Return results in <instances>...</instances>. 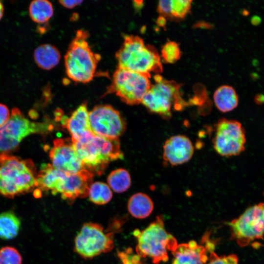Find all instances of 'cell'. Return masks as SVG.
I'll return each instance as SVG.
<instances>
[{"mask_svg": "<svg viewBox=\"0 0 264 264\" xmlns=\"http://www.w3.org/2000/svg\"><path fill=\"white\" fill-rule=\"evenodd\" d=\"M59 2L64 7L68 9H72L81 4L83 2V0H59Z\"/></svg>", "mask_w": 264, "mask_h": 264, "instance_id": "cell-30", "label": "cell"}, {"mask_svg": "<svg viewBox=\"0 0 264 264\" xmlns=\"http://www.w3.org/2000/svg\"><path fill=\"white\" fill-rule=\"evenodd\" d=\"M192 1L162 0L157 5V11L163 17L171 19L184 18L189 12Z\"/></svg>", "mask_w": 264, "mask_h": 264, "instance_id": "cell-19", "label": "cell"}, {"mask_svg": "<svg viewBox=\"0 0 264 264\" xmlns=\"http://www.w3.org/2000/svg\"><path fill=\"white\" fill-rule=\"evenodd\" d=\"M10 117V113L7 107L0 103V128L8 121Z\"/></svg>", "mask_w": 264, "mask_h": 264, "instance_id": "cell-29", "label": "cell"}, {"mask_svg": "<svg viewBox=\"0 0 264 264\" xmlns=\"http://www.w3.org/2000/svg\"><path fill=\"white\" fill-rule=\"evenodd\" d=\"M113 232L106 233L100 224L85 223L75 237L74 250L84 259H92L113 248Z\"/></svg>", "mask_w": 264, "mask_h": 264, "instance_id": "cell-7", "label": "cell"}, {"mask_svg": "<svg viewBox=\"0 0 264 264\" xmlns=\"http://www.w3.org/2000/svg\"><path fill=\"white\" fill-rule=\"evenodd\" d=\"M89 122L94 134L108 138H118L126 128L119 111L108 105L94 107L89 112Z\"/></svg>", "mask_w": 264, "mask_h": 264, "instance_id": "cell-12", "label": "cell"}, {"mask_svg": "<svg viewBox=\"0 0 264 264\" xmlns=\"http://www.w3.org/2000/svg\"><path fill=\"white\" fill-rule=\"evenodd\" d=\"M72 143L86 169L92 174L102 175L110 162L124 157L118 138H108L95 134L83 141Z\"/></svg>", "mask_w": 264, "mask_h": 264, "instance_id": "cell-3", "label": "cell"}, {"mask_svg": "<svg viewBox=\"0 0 264 264\" xmlns=\"http://www.w3.org/2000/svg\"><path fill=\"white\" fill-rule=\"evenodd\" d=\"M231 236L241 247L264 236V203L247 208L237 219L228 223Z\"/></svg>", "mask_w": 264, "mask_h": 264, "instance_id": "cell-9", "label": "cell"}, {"mask_svg": "<svg viewBox=\"0 0 264 264\" xmlns=\"http://www.w3.org/2000/svg\"><path fill=\"white\" fill-rule=\"evenodd\" d=\"M21 227V221L12 211H6L0 214V238L10 240L18 234Z\"/></svg>", "mask_w": 264, "mask_h": 264, "instance_id": "cell-22", "label": "cell"}, {"mask_svg": "<svg viewBox=\"0 0 264 264\" xmlns=\"http://www.w3.org/2000/svg\"><path fill=\"white\" fill-rule=\"evenodd\" d=\"M115 58L118 68L147 74L162 71L160 57L156 49L150 44H145L143 40L137 36H125Z\"/></svg>", "mask_w": 264, "mask_h": 264, "instance_id": "cell-2", "label": "cell"}, {"mask_svg": "<svg viewBox=\"0 0 264 264\" xmlns=\"http://www.w3.org/2000/svg\"><path fill=\"white\" fill-rule=\"evenodd\" d=\"M22 257L14 247L6 246L0 249V264H22Z\"/></svg>", "mask_w": 264, "mask_h": 264, "instance_id": "cell-27", "label": "cell"}, {"mask_svg": "<svg viewBox=\"0 0 264 264\" xmlns=\"http://www.w3.org/2000/svg\"><path fill=\"white\" fill-rule=\"evenodd\" d=\"M163 158L171 166H177L189 161L194 148L191 140L184 135H176L167 139L163 146Z\"/></svg>", "mask_w": 264, "mask_h": 264, "instance_id": "cell-14", "label": "cell"}, {"mask_svg": "<svg viewBox=\"0 0 264 264\" xmlns=\"http://www.w3.org/2000/svg\"><path fill=\"white\" fill-rule=\"evenodd\" d=\"M88 196L92 202L98 205H103L111 200L112 194L107 184L101 182H95L91 184Z\"/></svg>", "mask_w": 264, "mask_h": 264, "instance_id": "cell-25", "label": "cell"}, {"mask_svg": "<svg viewBox=\"0 0 264 264\" xmlns=\"http://www.w3.org/2000/svg\"><path fill=\"white\" fill-rule=\"evenodd\" d=\"M29 13L31 20L35 22L46 23L53 15V7L48 0H33L29 5Z\"/></svg>", "mask_w": 264, "mask_h": 264, "instance_id": "cell-23", "label": "cell"}, {"mask_svg": "<svg viewBox=\"0 0 264 264\" xmlns=\"http://www.w3.org/2000/svg\"><path fill=\"white\" fill-rule=\"evenodd\" d=\"M88 35L87 31L78 30L65 56L67 75L76 82L87 83L91 81L101 58L89 45Z\"/></svg>", "mask_w": 264, "mask_h": 264, "instance_id": "cell-5", "label": "cell"}, {"mask_svg": "<svg viewBox=\"0 0 264 264\" xmlns=\"http://www.w3.org/2000/svg\"><path fill=\"white\" fill-rule=\"evenodd\" d=\"M66 125L73 142L82 141L95 135L90 129L86 103L81 104L72 113Z\"/></svg>", "mask_w": 264, "mask_h": 264, "instance_id": "cell-16", "label": "cell"}, {"mask_svg": "<svg viewBox=\"0 0 264 264\" xmlns=\"http://www.w3.org/2000/svg\"><path fill=\"white\" fill-rule=\"evenodd\" d=\"M245 143V130L240 122L223 118L219 120L213 140L219 154L224 157L239 155L244 150Z\"/></svg>", "mask_w": 264, "mask_h": 264, "instance_id": "cell-10", "label": "cell"}, {"mask_svg": "<svg viewBox=\"0 0 264 264\" xmlns=\"http://www.w3.org/2000/svg\"><path fill=\"white\" fill-rule=\"evenodd\" d=\"M133 235L137 241V255L140 258H151L154 264L167 262L168 251L172 253L177 245L176 238L165 229L161 215L157 216L155 220L143 230H134Z\"/></svg>", "mask_w": 264, "mask_h": 264, "instance_id": "cell-4", "label": "cell"}, {"mask_svg": "<svg viewBox=\"0 0 264 264\" xmlns=\"http://www.w3.org/2000/svg\"><path fill=\"white\" fill-rule=\"evenodd\" d=\"M181 51L178 44L173 41H169L162 47L161 57L164 62L174 63L180 58Z\"/></svg>", "mask_w": 264, "mask_h": 264, "instance_id": "cell-26", "label": "cell"}, {"mask_svg": "<svg viewBox=\"0 0 264 264\" xmlns=\"http://www.w3.org/2000/svg\"><path fill=\"white\" fill-rule=\"evenodd\" d=\"M69 173L59 171L50 164L43 165L37 175V187L40 191H50L53 195L63 193Z\"/></svg>", "mask_w": 264, "mask_h": 264, "instance_id": "cell-15", "label": "cell"}, {"mask_svg": "<svg viewBox=\"0 0 264 264\" xmlns=\"http://www.w3.org/2000/svg\"><path fill=\"white\" fill-rule=\"evenodd\" d=\"M4 13V7L2 3L0 1V20L3 17Z\"/></svg>", "mask_w": 264, "mask_h": 264, "instance_id": "cell-32", "label": "cell"}, {"mask_svg": "<svg viewBox=\"0 0 264 264\" xmlns=\"http://www.w3.org/2000/svg\"><path fill=\"white\" fill-rule=\"evenodd\" d=\"M44 126V124L30 121L19 109L13 108L8 121L0 128V155L15 150L24 138L42 132Z\"/></svg>", "mask_w": 264, "mask_h": 264, "instance_id": "cell-8", "label": "cell"}, {"mask_svg": "<svg viewBox=\"0 0 264 264\" xmlns=\"http://www.w3.org/2000/svg\"><path fill=\"white\" fill-rule=\"evenodd\" d=\"M128 209L130 214L137 219H144L149 216L154 209L152 199L146 194L138 193L129 199Z\"/></svg>", "mask_w": 264, "mask_h": 264, "instance_id": "cell-20", "label": "cell"}, {"mask_svg": "<svg viewBox=\"0 0 264 264\" xmlns=\"http://www.w3.org/2000/svg\"><path fill=\"white\" fill-rule=\"evenodd\" d=\"M107 181L111 189L116 193L126 191L131 184L130 174L126 170L122 168L112 171L108 177Z\"/></svg>", "mask_w": 264, "mask_h": 264, "instance_id": "cell-24", "label": "cell"}, {"mask_svg": "<svg viewBox=\"0 0 264 264\" xmlns=\"http://www.w3.org/2000/svg\"><path fill=\"white\" fill-rule=\"evenodd\" d=\"M150 78V74L117 68L106 93H115L128 105L139 104L151 87Z\"/></svg>", "mask_w": 264, "mask_h": 264, "instance_id": "cell-6", "label": "cell"}, {"mask_svg": "<svg viewBox=\"0 0 264 264\" xmlns=\"http://www.w3.org/2000/svg\"><path fill=\"white\" fill-rule=\"evenodd\" d=\"M213 98L216 107L223 112L232 110L238 105V96L233 88L229 86L219 87L215 91Z\"/></svg>", "mask_w": 264, "mask_h": 264, "instance_id": "cell-21", "label": "cell"}, {"mask_svg": "<svg viewBox=\"0 0 264 264\" xmlns=\"http://www.w3.org/2000/svg\"><path fill=\"white\" fill-rule=\"evenodd\" d=\"M180 88V85L175 82L162 79L151 85L141 103L151 112L164 117H170L172 104L178 99H181Z\"/></svg>", "mask_w": 264, "mask_h": 264, "instance_id": "cell-11", "label": "cell"}, {"mask_svg": "<svg viewBox=\"0 0 264 264\" xmlns=\"http://www.w3.org/2000/svg\"><path fill=\"white\" fill-rule=\"evenodd\" d=\"M49 157L53 167L66 173L76 174L86 169L70 138L55 139Z\"/></svg>", "mask_w": 264, "mask_h": 264, "instance_id": "cell-13", "label": "cell"}, {"mask_svg": "<svg viewBox=\"0 0 264 264\" xmlns=\"http://www.w3.org/2000/svg\"><path fill=\"white\" fill-rule=\"evenodd\" d=\"M172 254V264H207L209 258L207 248L194 241L177 244Z\"/></svg>", "mask_w": 264, "mask_h": 264, "instance_id": "cell-17", "label": "cell"}, {"mask_svg": "<svg viewBox=\"0 0 264 264\" xmlns=\"http://www.w3.org/2000/svg\"><path fill=\"white\" fill-rule=\"evenodd\" d=\"M207 264H238V258L236 255L218 256L213 251L211 252Z\"/></svg>", "mask_w": 264, "mask_h": 264, "instance_id": "cell-28", "label": "cell"}, {"mask_svg": "<svg viewBox=\"0 0 264 264\" xmlns=\"http://www.w3.org/2000/svg\"><path fill=\"white\" fill-rule=\"evenodd\" d=\"M37 175L31 160L0 155V195L12 198L31 192L37 187Z\"/></svg>", "mask_w": 264, "mask_h": 264, "instance_id": "cell-1", "label": "cell"}, {"mask_svg": "<svg viewBox=\"0 0 264 264\" xmlns=\"http://www.w3.org/2000/svg\"><path fill=\"white\" fill-rule=\"evenodd\" d=\"M157 24L161 26H164L165 24L166 21L164 17H159L157 20Z\"/></svg>", "mask_w": 264, "mask_h": 264, "instance_id": "cell-31", "label": "cell"}, {"mask_svg": "<svg viewBox=\"0 0 264 264\" xmlns=\"http://www.w3.org/2000/svg\"><path fill=\"white\" fill-rule=\"evenodd\" d=\"M33 56L37 66L44 70H50L56 66L61 58L58 49L48 44H41L37 47Z\"/></svg>", "mask_w": 264, "mask_h": 264, "instance_id": "cell-18", "label": "cell"}]
</instances>
